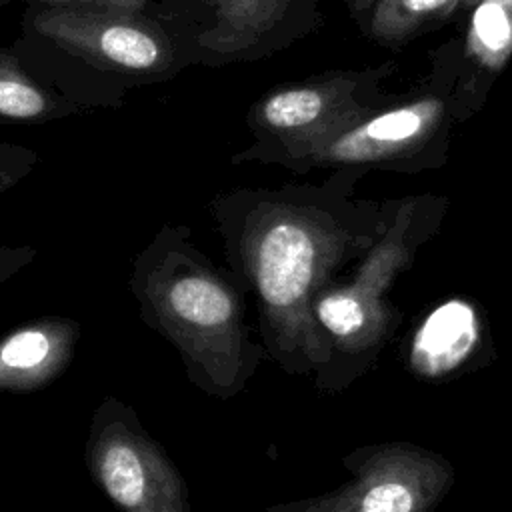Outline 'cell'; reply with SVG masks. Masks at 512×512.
<instances>
[{"label":"cell","mask_w":512,"mask_h":512,"mask_svg":"<svg viewBox=\"0 0 512 512\" xmlns=\"http://www.w3.org/2000/svg\"><path fill=\"white\" fill-rule=\"evenodd\" d=\"M226 268L256 302V330L288 376H320L330 348L314 320L316 294L360 260L384 226L364 224L332 186L236 188L208 204Z\"/></svg>","instance_id":"6da1fadb"},{"label":"cell","mask_w":512,"mask_h":512,"mask_svg":"<svg viewBox=\"0 0 512 512\" xmlns=\"http://www.w3.org/2000/svg\"><path fill=\"white\" fill-rule=\"evenodd\" d=\"M140 320L168 340L192 386L210 398L238 396L268 360L246 320V292L214 264L186 224H162L132 262L128 280Z\"/></svg>","instance_id":"7a4b0ae2"},{"label":"cell","mask_w":512,"mask_h":512,"mask_svg":"<svg viewBox=\"0 0 512 512\" xmlns=\"http://www.w3.org/2000/svg\"><path fill=\"white\" fill-rule=\"evenodd\" d=\"M10 48L32 76L84 112L120 108L130 90L170 82L190 68L146 6L24 4Z\"/></svg>","instance_id":"3957f363"},{"label":"cell","mask_w":512,"mask_h":512,"mask_svg":"<svg viewBox=\"0 0 512 512\" xmlns=\"http://www.w3.org/2000/svg\"><path fill=\"white\" fill-rule=\"evenodd\" d=\"M414 224V204H402L352 276L334 280L316 294L312 314L330 348L328 366L314 378L318 390L346 388L392 334L398 312L388 304V292L396 276L412 264L422 240Z\"/></svg>","instance_id":"277c9868"},{"label":"cell","mask_w":512,"mask_h":512,"mask_svg":"<svg viewBox=\"0 0 512 512\" xmlns=\"http://www.w3.org/2000/svg\"><path fill=\"white\" fill-rule=\"evenodd\" d=\"M314 0H150L188 66L250 64L306 32Z\"/></svg>","instance_id":"5b68a950"},{"label":"cell","mask_w":512,"mask_h":512,"mask_svg":"<svg viewBox=\"0 0 512 512\" xmlns=\"http://www.w3.org/2000/svg\"><path fill=\"white\" fill-rule=\"evenodd\" d=\"M356 88L358 80L350 74H326L264 92L246 112L252 144L236 152L230 162L310 170L318 150L366 118Z\"/></svg>","instance_id":"8992f818"},{"label":"cell","mask_w":512,"mask_h":512,"mask_svg":"<svg viewBox=\"0 0 512 512\" xmlns=\"http://www.w3.org/2000/svg\"><path fill=\"white\" fill-rule=\"evenodd\" d=\"M84 462L118 512H192L182 472L136 410L112 394L92 412Z\"/></svg>","instance_id":"52a82bcc"},{"label":"cell","mask_w":512,"mask_h":512,"mask_svg":"<svg viewBox=\"0 0 512 512\" xmlns=\"http://www.w3.org/2000/svg\"><path fill=\"white\" fill-rule=\"evenodd\" d=\"M350 480L268 512H434L454 482L452 464L410 442L360 448L344 458Z\"/></svg>","instance_id":"ba28073f"},{"label":"cell","mask_w":512,"mask_h":512,"mask_svg":"<svg viewBox=\"0 0 512 512\" xmlns=\"http://www.w3.org/2000/svg\"><path fill=\"white\" fill-rule=\"evenodd\" d=\"M442 112L444 108L438 100L424 98L380 116H366L318 150L310 160V168L376 164L408 154L430 136Z\"/></svg>","instance_id":"9c48e42d"},{"label":"cell","mask_w":512,"mask_h":512,"mask_svg":"<svg viewBox=\"0 0 512 512\" xmlns=\"http://www.w3.org/2000/svg\"><path fill=\"white\" fill-rule=\"evenodd\" d=\"M80 322L40 316L0 338V394H30L52 384L74 360Z\"/></svg>","instance_id":"30bf717a"},{"label":"cell","mask_w":512,"mask_h":512,"mask_svg":"<svg viewBox=\"0 0 512 512\" xmlns=\"http://www.w3.org/2000/svg\"><path fill=\"white\" fill-rule=\"evenodd\" d=\"M480 334V316L468 300L442 302L422 320L410 340V370L426 380L450 376L474 356Z\"/></svg>","instance_id":"8fae6325"},{"label":"cell","mask_w":512,"mask_h":512,"mask_svg":"<svg viewBox=\"0 0 512 512\" xmlns=\"http://www.w3.org/2000/svg\"><path fill=\"white\" fill-rule=\"evenodd\" d=\"M84 110L28 72L10 46L0 44V122L44 124Z\"/></svg>","instance_id":"7c38bea8"},{"label":"cell","mask_w":512,"mask_h":512,"mask_svg":"<svg viewBox=\"0 0 512 512\" xmlns=\"http://www.w3.org/2000/svg\"><path fill=\"white\" fill-rule=\"evenodd\" d=\"M468 50L486 68L498 70L506 64L512 54V0H482L476 6Z\"/></svg>","instance_id":"4fadbf2b"},{"label":"cell","mask_w":512,"mask_h":512,"mask_svg":"<svg viewBox=\"0 0 512 512\" xmlns=\"http://www.w3.org/2000/svg\"><path fill=\"white\" fill-rule=\"evenodd\" d=\"M460 0H374L370 6V34L380 40H402L426 22L440 18Z\"/></svg>","instance_id":"5bb4252c"},{"label":"cell","mask_w":512,"mask_h":512,"mask_svg":"<svg viewBox=\"0 0 512 512\" xmlns=\"http://www.w3.org/2000/svg\"><path fill=\"white\" fill-rule=\"evenodd\" d=\"M40 162L34 148L18 142H0V194L22 182Z\"/></svg>","instance_id":"9a60e30c"},{"label":"cell","mask_w":512,"mask_h":512,"mask_svg":"<svg viewBox=\"0 0 512 512\" xmlns=\"http://www.w3.org/2000/svg\"><path fill=\"white\" fill-rule=\"evenodd\" d=\"M36 256L38 250L34 246L0 244V286L6 284L22 268H26Z\"/></svg>","instance_id":"2e32d148"},{"label":"cell","mask_w":512,"mask_h":512,"mask_svg":"<svg viewBox=\"0 0 512 512\" xmlns=\"http://www.w3.org/2000/svg\"><path fill=\"white\" fill-rule=\"evenodd\" d=\"M14 2H24V4H92V6H114V8H130V10H142L150 0H0V8L14 4Z\"/></svg>","instance_id":"e0dca14e"},{"label":"cell","mask_w":512,"mask_h":512,"mask_svg":"<svg viewBox=\"0 0 512 512\" xmlns=\"http://www.w3.org/2000/svg\"><path fill=\"white\" fill-rule=\"evenodd\" d=\"M374 4V0H350V6L352 10L356 12H362V10H370V6Z\"/></svg>","instance_id":"ac0fdd59"},{"label":"cell","mask_w":512,"mask_h":512,"mask_svg":"<svg viewBox=\"0 0 512 512\" xmlns=\"http://www.w3.org/2000/svg\"><path fill=\"white\" fill-rule=\"evenodd\" d=\"M482 0H460L462 6H478Z\"/></svg>","instance_id":"d6986e66"}]
</instances>
